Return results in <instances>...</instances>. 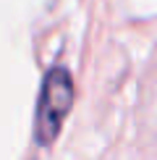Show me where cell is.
Here are the masks:
<instances>
[{"mask_svg": "<svg viewBox=\"0 0 157 160\" xmlns=\"http://www.w3.org/2000/svg\"><path fill=\"white\" fill-rule=\"evenodd\" d=\"M74 79L68 68L52 66L42 79V89L34 113V139L39 147H50L63 129V121L74 108Z\"/></svg>", "mask_w": 157, "mask_h": 160, "instance_id": "obj_1", "label": "cell"}]
</instances>
